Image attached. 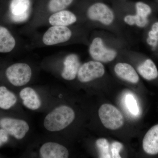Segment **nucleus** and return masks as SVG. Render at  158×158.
<instances>
[{"mask_svg":"<svg viewBox=\"0 0 158 158\" xmlns=\"http://www.w3.org/2000/svg\"><path fill=\"white\" fill-rule=\"evenodd\" d=\"M37 1L0 0V23L15 29L27 25L34 17Z\"/></svg>","mask_w":158,"mask_h":158,"instance_id":"1","label":"nucleus"},{"mask_svg":"<svg viewBox=\"0 0 158 158\" xmlns=\"http://www.w3.org/2000/svg\"><path fill=\"white\" fill-rule=\"evenodd\" d=\"M76 0H37L36 11L32 21L19 29V33L31 35L40 22L58 11L68 9Z\"/></svg>","mask_w":158,"mask_h":158,"instance_id":"2","label":"nucleus"},{"mask_svg":"<svg viewBox=\"0 0 158 158\" xmlns=\"http://www.w3.org/2000/svg\"><path fill=\"white\" fill-rule=\"evenodd\" d=\"M31 65L23 62L0 65V81L14 87H21L28 84L32 78Z\"/></svg>","mask_w":158,"mask_h":158,"instance_id":"3","label":"nucleus"},{"mask_svg":"<svg viewBox=\"0 0 158 158\" xmlns=\"http://www.w3.org/2000/svg\"><path fill=\"white\" fill-rule=\"evenodd\" d=\"M75 113L70 107L61 105L55 108L46 116L44 126L50 132H57L64 129L74 120Z\"/></svg>","mask_w":158,"mask_h":158,"instance_id":"4","label":"nucleus"},{"mask_svg":"<svg viewBox=\"0 0 158 158\" xmlns=\"http://www.w3.org/2000/svg\"><path fill=\"white\" fill-rule=\"evenodd\" d=\"M16 29L0 23V54H14L23 45Z\"/></svg>","mask_w":158,"mask_h":158,"instance_id":"5","label":"nucleus"},{"mask_svg":"<svg viewBox=\"0 0 158 158\" xmlns=\"http://www.w3.org/2000/svg\"><path fill=\"white\" fill-rule=\"evenodd\" d=\"M87 19L92 22H98L104 25L109 26L114 21L115 16L112 9L106 4L102 2L90 4L85 11Z\"/></svg>","mask_w":158,"mask_h":158,"instance_id":"6","label":"nucleus"},{"mask_svg":"<svg viewBox=\"0 0 158 158\" xmlns=\"http://www.w3.org/2000/svg\"><path fill=\"white\" fill-rule=\"evenodd\" d=\"M98 115L102 124L109 129H118L124 124V118L121 112L113 105H102L99 109Z\"/></svg>","mask_w":158,"mask_h":158,"instance_id":"7","label":"nucleus"},{"mask_svg":"<svg viewBox=\"0 0 158 158\" xmlns=\"http://www.w3.org/2000/svg\"><path fill=\"white\" fill-rule=\"evenodd\" d=\"M78 21V17L74 12L68 9L55 12L46 17L36 26L35 31L40 27L52 26H72Z\"/></svg>","mask_w":158,"mask_h":158,"instance_id":"8","label":"nucleus"},{"mask_svg":"<svg viewBox=\"0 0 158 158\" xmlns=\"http://www.w3.org/2000/svg\"><path fill=\"white\" fill-rule=\"evenodd\" d=\"M0 128L6 131L10 137L19 140L24 138L30 129L25 120L9 116H0Z\"/></svg>","mask_w":158,"mask_h":158,"instance_id":"9","label":"nucleus"},{"mask_svg":"<svg viewBox=\"0 0 158 158\" xmlns=\"http://www.w3.org/2000/svg\"><path fill=\"white\" fill-rule=\"evenodd\" d=\"M88 51L92 59L101 62H111L117 56L116 51L106 47L102 39L99 37L94 38L89 45Z\"/></svg>","mask_w":158,"mask_h":158,"instance_id":"10","label":"nucleus"},{"mask_svg":"<svg viewBox=\"0 0 158 158\" xmlns=\"http://www.w3.org/2000/svg\"><path fill=\"white\" fill-rule=\"evenodd\" d=\"M105 73V67L101 62L90 61L81 65L77 77L81 83H88L101 77Z\"/></svg>","mask_w":158,"mask_h":158,"instance_id":"11","label":"nucleus"},{"mask_svg":"<svg viewBox=\"0 0 158 158\" xmlns=\"http://www.w3.org/2000/svg\"><path fill=\"white\" fill-rule=\"evenodd\" d=\"M81 65L77 55L74 53L67 54L62 58L60 76L66 81H73L76 78Z\"/></svg>","mask_w":158,"mask_h":158,"instance_id":"12","label":"nucleus"},{"mask_svg":"<svg viewBox=\"0 0 158 158\" xmlns=\"http://www.w3.org/2000/svg\"><path fill=\"white\" fill-rule=\"evenodd\" d=\"M40 155L42 158H67L69 152L66 147L55 142H48L42 144L40 149Z\"/></svg>","mask_w":158,"mask_h":158,"instance_id":"13","label":"nucleus"},{"mask_svg":"<svg viewBox=\"0 0 158 158\" xmlns=\"http://www.w3.org/2000/svg\"><path fill=\"white\" fill-rule=\"evenodd\" d=\"M20 98L25 107L31 110H38L41 106V101L39 95L33 88L26 87L21 90Z\"/></svg>","mask_w":158,"mask_h":158,"instance_id":"14","label":"nucleus"},{"mask_svg":"<svg viewBox=\"0 0 158 158\" xmlns=\"http://www.w3.org/2000/svg\"><path fill=\"white\" fill-rule=\"evenodd\" d=\"M17 102L15 94L6 84L0 81V110L9 111L16 106Z\"/></svg>","mask_w":158,"mask_h":158,"instance_id":"15","label":"nucleus"},{"mask_svg":"<svg viewBox=\"0 0 158 158\" xmlns=\"http://www.w3.org/2000/svg\"><path fill=\"white\" fill-rule=\"evenodd\" d=\"M143 148L144 152L148 154L158 153V124L152 127L144 136Z\"/></svg>","mask_w":158,"mask_h":158,"instance_id":"16","label":"nucleus"},{"mask_svg":"<svg viewBox=\"0 0 158 158\" xmlns=\"http://www.w3.org/2000/svg\"><path fill=\"white\" fill-rule=\"evenodd\" d=\"M116 74L120 78L133 84L139 81V77L133 66L126 63H117L114 67Z\"/></svg>","mask_w":158,"mask_h":158,"instance_id":"17","label":"nucleus"},{"mask_svg":"<svg viewBox=\"0 0 158 158\" xmlns=\"http://www.w3.org/2000/svg\"><path fill=\"white\" fill-rule=\"evenodd\" d=\"M138 73L142 77L148 81L154 80L158 76L156 66L150 59H147L138 67Z\"/></svg>","mask_w":158,"mask_h":158,"instance_id":"18","label":"nucleus"},{"mask_svg":"<svg viewBox=\"0 0 158 158\" xmlns=\"http://www.w3.org/2000/svg\"><path fill=\"white\" fill-rule=\"evenodd\" d=\"M124 22L130 26H136L138 27L144 28L148 24V18L143 17L138 14L128 15L124 18Z\"/></svg>","mask_w":158,"mask_h":158,"instance_id":"19","label":"nucleus"},{"mask_svg":"<svg viewBox=\"0 0 158 158\" xmlns=\"http://www.w3.org/2000/svg\"><path fill=\"white\" fill-rule=\"evenodd\" d=\"M147 43L153 50H155L158 45V22L154 23L148 33Z\"/></svg>","mask_w":158,"mask_h":158,"instance_id":"20","label":"nucleus"},{"mask_svg":"<svg viewBox=\"0 0 158 158\" xmlns=\"http://www.w3.org/2000/svg\"><path fill=\"white\" fill-rule=\"evenodd\" d=\"M96 144L99 151L100 158H112L109 152L110 145L106 139L105 138L98 139L96 141Z\"/></svg>","mask_w":158,"mask_h":158,"instance_id":"21","label":"nucleus"},{"mask_svg":"<svg viewBox=\"0 0 158 158\" xmlns=\"http://www.w3.org/2000/svg\"><path fill=\"white\" fill-rule=\"evenodd\" d=\"M125 102L130 113L135 116H138L139 113V109L135 97L132 94H128L126 97Z\"/></svg>","mask_w":158,"mask_h":158,"instance_id":"22","label":"nucleus"},{"mask_svg":"<svg viewBox=\"0 0 158 158\" xmlns=\"http://www.w3.org/2000/svg\"><path fill=\"white\" fill-rule=\"evenodd\" d=\"M135 7L136 14L147 18H148L152 12L151 7L143 2H137L135 5Z\"/></svg>","mask_w":158,"mask_h":158,"instance_id":"23","label":"nucleus"},{"mask_svg":"<svg viewBox=\"0 0 158 158\" xmlns=\"http://www.w3.org/2000/svg\"><path fill=\"white\" fill-rule=\"evenodd\" d=\"M123 148V145L118 142H114L112 144L111 147V152L112 153V158H120L119 153Z\"/></svg>","mask_w":158,"mask_h":158,"instance_id":"24","label":"nucleus"},{"mask_svg":"<svg viewBox=\"0 0 158 158\" xmlns=\"http://www.w3.org/2000/svg\"><path fill=\"white\" fill-rule=\"evenodd\" d=\"M10 137L6 131L0 128V147L9 142Z\"/></svg>","mask_w":158,"mask_h":158,"instance_id":"25","label":"nucleus"}]
</instances>
